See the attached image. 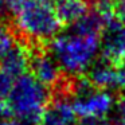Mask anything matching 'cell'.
I'll return each mask as SVG.
<instances>
[{
    "label": "cell",
    "mask_w": 125,
    "mask_h": 125,
    "mask_svg": "<svg viewBox=\"0 0 125 125\" xmlns=\"http://www.w3.org/2000/svg\"><path fill=\"white\" fill-rule=\"evenodd\" d=\"M12 18L22 38L34 47L51 42L63 26L52 0H16Z\"/></svg>",
    "instance_id": "6da1fadb"
},
{
    "label": "cell",
    "mask_w": 125,
    "mask_h": 125,
    "mask_svg": "<svg viewBox=\"0 0 125 125\" xmlns=\"http://www.w3.org/2000/svg\"><path fill=\"white\" fill-rule=\"evenodd\" d=\"M101 36L81 35L67 31L50 42V54L69 77H78L94 66L101 51Z\"/></svg>",
    "instance_id": "7a4b0ae2"
},
{
    "label": "cell",
    "mask_w": 125,
    "mask_h": 125,
    "mask_svg": "<svg viewBox=\"0 0 125 125\" xmlns=\"http://www.w3.org/2000/svg\"><path fill=\"white\" fill-rule=\"evenodd\" d=\"M6 102L12 117L34 125L39 122L42 114L51 104V92L35 77L26 73L15 81Z\"/></svg>",
    "instance_id": "3957f363"
},
{
    "label": "cell",
    "mask_w": 125,
    "mask_h": 125,
    "mask_svg": "<svg viewBox=\"0 0 125 125\" xmlns=\"http://www.w3.org/2000/svg\"><path fill=\"white\" fill-rule=\"evenodd\" d=\"M70 92H73L70 98L73 109L82 120H105L117 105L112 92L94 87L87 81L78 82Z\"/></svg>",
    "instance_id": "277c9868"
},
{
    "label": "cell",
    "mask_w": 125,
    "mask_h": 125,
    "mask_svg": "<svg viewBox=\"0 0 125 125\" xmlns=\"http://www.w3.org/2000/svg\"><path fill=\"white\" fill-rule=\"evenodd\" d=\"M30 69L31 75L35 77L44 86L50 87H57L61 89L63 87V71L61 70L59 65L54 59L50 52L44 51L43 49L34 47L30 50Z\"/></svg>",
    "instance_id": "5b68a950"
},
{
    "label": "cell",
    "mask_w": 125,
    "mask_h": 125,
    "mask_svg": "<svg viewBox=\"0 0 125 125\" xmlns=\"http://www.w3.org/2000/svg\"><path fill=\"white\" fill-rule=\"evenodd\" d=\"M101 51L104 61L121 65L125 62V24L113 22L106 27L101 39Z\"/></svg>",
    "instance_id": "8992f818"
},
{
    "label": "cell",
    "mask_w": 125,
    "mask_h": 125,
    "mask_svg": "<svg viewBox=\"0 0 125 125\" xmlns=\"http://www.w3.org/2000/svg\"><path fill=\"white\" fill-rule=\"evenodd\" d=\"M77 118L70 100L62 95L49 105L38 125H77Z\"/></svg>",
    "instance_id": "52a82bcc"
},
{
    "label": "cell",
    "mask_w": 125,
    "mask_h": 125,
    "mask_svg": "<svg viewBox=\"0 0 125 125\" xmlns=\"http://www.w3.org/2000/svg\"><path fill=\"white\" fill-rule=\"evenodd\" d=\"M87 82L104 90H118V66L102 61L94 63L87 74Z\"/></svg>",
    "instance_id": "ba28073f"
},
{
    "label": "cell",
    "mask_w": 125,
    "mask_h": 125,
    "mask_svg": "<svg viewBox=\"0 0 125 125\" xmlns=\"http://www.w3.org/2000/svg\"><path fill=\"white\" fill-rule=\"evenodd\" d=\"M30 49L18 43L3 59L0 61V70L6 71L15 79L24 75L30 69Z\"/></svg>",
    "instance_id": "9c48e42d"
},
{
    "label": "cell",
    "mask_w": 125,
    "mask_h": 125,
    "mask_svg": "<svg viewBox=\"0 0 125 125\" xmlns=\"http://www.w3.org/2000/svg\"><path fill=\"white\" fill-rule=\"evenodd\" d=\"M90 10L89 0H58L55 1V12L62 24L71 26L79 20Z\"/></svg>",
    "instance_id": "30bf717a"
},
{
    "label": "cell",
    "mask_w": 125,
    "mask_h": 125,
    "mask_svg": "<svg viewBox=\"0 0 125 125\" xmlns=\"http://www.w3.org/2000/svg\"><path fill=\"white\" fill-rule=\"evenodd\" d=\"M18 44L16 34L4 20H0V61Z\"/></svg>",
    "instance_id": "8fae6325"
},
{
    "label": "cell",
    "mask_w": 125,
    "mask_h": 125,
    "mask_svg": "<svg viewBox=\"0 0 125 125\" xmlns=\"http://www.w3.org/2000/svg\"><path fill=\"white\" fill-rule=\"evenodd\" d=\"M16 79L7 74L6 71L0 70V101H7L8 95L11 94V90L15 85Z\"/></svg>",
    "instance_id": "7c38bea8"
},
{
    "label": "cell",
    "mask_w": 125,
    "mask_h": 125,
    "mask_svg": "<svg viewBox=\"0 0 125 125\" xmlns=\"http://www.w3.org/2000/svg\"><path fill=\"white\" fill-rule=\"evenodd\" d=\"M113 11L117 22L125 24V0H113Z\"/></svg>",
    "instance_id": "4fadbf2b"
},
{
    "label": "cell",
    "mask_w": 125,
    "mask_h": 125,
    "mask_svg": "<svg viewBox=\"0 0 125 125\" xmlns=\"http://www.w3.org/2000/svg\"><path fill=\"white\" fill-rule=\"evenodd\" d=\"M79 125H124L121 121H108V120H82Z\"/></svg>",
    "instance_id": "5bb4252c"
},
{
    "label": "cell",
    "mask_w": 125,
    "mask_h": 125,
    "mask_svg": "<svg viewBox=\"0 0 125 125\" xmlns=\"http://www.w3.org/2000/svg\"><path fill=\"white\" fill-rule=\"evenodd\" d=\"M116 108H117V113H118L120 121H121L122 124L125 125V94L118 100V102H117Z\"/></svg>",
    "instance_id": "9a60e30c"
},
{
    "label": "cell",
    "mask_w": 125,
    "mask_h": 125,
    "mask_svg": "<svg viewBox=\"0 0 125 125\" xmlns=\"http://www.w3.org/2000/svg\"><path fill=\"white\" fill-rule=\"evenodd\" d=\"M0 125H32V124H28V122L15 118H0Z\"/></svg>",
    "instance_id": "2e32d148"
},
{
    "label": "cell",
    "mask_w": 125,
    "mask_h": 125,
    "mask_svg": "<svg viewBox=\"0 0 125 125\" xmlns=\"http://www.w3.org/2000/svg\"><path fill=\"white\" fill-rule=\"evenodd\" d=\"M55 1H58V0H55Z\"/></svg>",
    "instance_id": "e0dca14e"
}]
</instances>
